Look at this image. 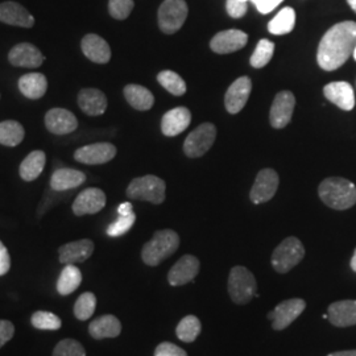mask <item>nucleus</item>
Segmentation results:
<instances>
[{"label":"nucleus","instance_id":"obj_3","mask_svg":"<svg viewBox=\"0 0 356 356\" xmlns=\"http://www.w3.org/2000/svg\"><path fill=\"white\" fill-rule=\"evenodd\" d=\"M178 247H179V236L176 231L160 229L154 232L149 242L144 244L141 251L143 261L149 267H156L169 256L175 254Z\"/></svg>","mask_w":356,"mask_h":356},{"label":"nucleus","instance_id":"obj_38","mask_svg":"<svg viewBox=\"0 0 356 356\" xmlns=\"http://www.w3.org/2000/svg\"><path fill=\"white\" fill-rule=\"evenodd\" d=\"M31 322L38 330H58L63 326L61 319L49 312H36Z\"/></svg>","mask_w":356,"mask_h":356},{"label":"nucleus","instance_id":"obj_11","mask_svg":"<svg viewBox=\"0 0 356 356\" xmlns=\"http://www.w3.org/2000/svg\"><path fill=\"white\" fill-rule=\"evenodd\" d=\"M279 188V175L273 169H263L254 179L250 198L254 204L270 201Z\"/></svg>","mask_w":356,"mask_h":356},{"label":"nucleus","instance_id":"obj_26","mask_svg":"<svg viewBox=\"0 0 356 356\" xmlns=\"http://www.w3.org/2000/svg\"><path fill=\"white\" fill-rule=\"evenodd\" d=\"M86 181V175L81 170L61 168L57 169L51 178V186L53 191H65L76 189Z\"/></svg>","mask_w":356,"mask_h":356},{"label":"nucleus","instance_id":"obj_37","mask_svg":"<svg viewBox=\"0 0 356 356\" xmlns=\"http://www.w3.org/2000/svg\"><path fill=\"white\" fill-rule=\"evenodd\" d=\"M95 307H97V297L94 296V293H83L76 301L74 316L79 321H86L94 314Z\"/></svg>","mask_w":356,"mask_h":356},{"label":"nucleus","instance_id":"obj_22","mask_svg":"<svg viewBox=\"0 0 356 356\" xmlns=\"http://www.w3.org/2000/svg\"><path fill=\"white\" fill-rule=\"evenodd\" d=\"M94 243L90 239H82L76 242L67 243L58 250L60 261L67 266V264H76V263H83L89 259L94 252Z\"/></svg>","mask_w":356,"mask_h":356},{"label":"nucleus","instance_id":"obj_30","mask_svg":"<svg viewBox=\"0 0 356 356\" xmlns=\"http://www.w3.org/2000/svg\"><path fill=\"white\" fill-rule=\"evenodd\" d=\"M45 161H47V157L42 151H33L29 153L20 164V169H19L20 177L28 182L36 179L42 173Z\"/></svg>","mask_w":356,"mask_h":356},{"label":"nucleus","instance_id":"obj_45","mask_svg":"<svg viewBox=\"0 0 356 356\" xmlns=\"http://www.w3.org/2000/svg\"><path fill=\"white\" fill-rule=\"evenodd\" d=\"M281 1H284V0H252L257 11L260 13H264V15L272 13L280 4Z\"/></svg>","mask_w":356,"mask_h":356},{"label":"nucleus","instance_id":"obj_24","mask_svg":"<svg viewBox=\"0 0 356 356\" xmlns=\"http://www.w3.org/2000/svg\"><path fill=\"white\" fill-rule=\"evenodd\" d=\"M329 321L337 327H348L356 325V301L346 300L329 306Z\"/></svg>","mask_w":356,"mask_h":356},{"label":"nucleus","instance_id":"obj_15","mask_svg":"<svg viewBox=\"0 0 356 356\" xmlns=\"http://www.w3.org/2000/svg\"><path fill=\"white\" fill-rule=\"evenodd\" d=\"M106 206V194L98 188H88L73 202V213L76 216L97 214Z\"/></svg>","mask_w":356,"mask_h":356},{"label":"nucleus","instance_id":"obj_25","mask_svg":"<svg viewBox=\"0 0 356 356\" xmlns=\"http://www.w3.org/2000/svg\"><path fill=\"white\" fill-rule=\"evenodd\" d=\"M78 106L85 114L98 116L107 110V98L101 90H81L78 94Z\"/></svg>","mask_w":356,"mask_h":356},{"label":"nucleus","instance_id":"obj_9","mask_svg":"<svg viewBox=\"0 0 356 356\" xmlns=\"http://www.w3.org/2000/svg\"><path fill=\"white\" fill-rule=\"evenodd\" d=\"M306 302L301 298H292L282 301L272 312L268 313V318L272 321L273 330H284L291 326L296 319L305 310Z\"/></svg>","mask_w":356,"mask_h":356},{"label":"nucleus","instance_id":"obj_1","mask_svg":"<svg viewBox=\"0 0 356 356\" xmlns=\"http://www.w3.org/2000/svg\"><path fill=\"white\" fill-rule=\"evenodd\" d=\"M355 47V22H342L331 26L319 42L317 61L321 69L326 72L339 69L354 54Z\"/></svg>","mask_w":356,"mask_h":356},{"label":"nucleus","instance_id":"obj_32","mask_svg":"<svg viewBox=\"0 0 356 356\" xmlns=\"http://www.w3.org/2000/svg\"><path fill=\"white\" fill-rule=\"evenodd\" d=\"M294 24H296V11L291 7H285L268 23V31L272 35L281 36L292 32Z\"/></svg>","mask_w":356,"mask_h":356},{"label":"nucleus","instance_id":"obj_5","mask_svg":"<svg viewBox=\"0 0 356 356\" xmlns=\"http://www.w3.org/2000/svg\"><path fill=\"white\" fill-rule=\"evenodd\" d=\"M305 256V248L300 239L289 236L276 247L272 254V267L279 273H288L301 263Z\"/></svg>","mask_w":356,"mask_h":356},{"label":"nucleus","instance_id":"obj_12","mask_svg":"<svg viewBox=\"0 0 356 356\" xmlns=\"http://www.w3.org/2000/svg\"><path fill=\"white\" fill-rule=\"evenodd\" d=\"M116 156V148L111 143H95L85 145L74 153V159L81 164L101 165L111 161Z\"/></svg>","mask_w":356,"mask_h":356},{"label":"nucleus","instance_id":"obj_29","mask_svg":"<svg viewBox=\"0 0 356 356\" xmlns=\"http://www.w3.org/2000/svg\"><path fill=\"white\" fill-rule=\"evenodd\" d=\"M124 97L127 102L139 111H148L152 108L154 97L152 92L140 85H127L124 88Z\"/></svg>","mask_w":356,"mask_h":356},{"label":"nucleus","instance_id":"obj_4","mask_svg":"<svg viewBox=\"0 0 356 356\" xmlns=\"http://www.w3.org/2000/svg\"><path fill=\"white\" fill-rule=\"evenodd\" d=\"M165 189L164 179L148 175L132 179L128 185L127 195L132 200L160 204L165 201Z\"/></svg>","mask_w":356,"mask_h":356},{"label":"nucleus","instance_id":"obj_20","mask_svg":"<svg viewBox=\"0 0 356 356\" xmlns=\"http://www.w3.org/2000/svg\"><path fill=\"white\" fill-rule=\"evenodd\" d=\"M0 22L22 28H32L35 26L33 16L16 1L0 3Z\"/></svg>","mask_w":356,"mask_h":356},{"label":"nucleus","instance_id":"obj_41","mask_svg":"<svg viewBox=\"0 0 356 356\" xmlns=\"http://www.w3.org/2000/svg\"><path fill=\"white\" fill-rule=\"evenodd\" d=\"M134 0H110L108 13L116 20H126L134 10Z\"/></svg>","mask_w":356,"mask_h":356},{"label":"nucleus","instance_id":"obj_6","mask_svg":"<svg viewBox=\"0 0 356 356\" xmlns=\"http://www.w3.org/2000/svg\"><path fill=\"white\" fill-rule=\"evenodd\" d=\"M257 289V284L254 276L247 268L234 267L229 270V293L231 300L238 304L244 305L248 304Z\"/></svg>","mask_w":356,"mask_h":356},{"label":"nucleus","instance_id":"obj_47","mask_svg":"<svg viewBox=\"0 0 356 356\" xmlns=\"http://www.w3.org/2000/svg\"><path fill=\"white\" fill-rule=\"evenodd\" d=\"M131 213H134V209H132V204L129 202H124V204H122L118 207V214L119 216H127Z\"/></svg>","mask_w":356,"mask_h":356},{"label":"nucleus","instance_id":"obj_50","mask_svg":"<svg viewBox=\"0 0 356 356\" xmlns=\"http://www.w3.org/2000/svg\"><path fill=\"white\" fill-rule=\"evenodd\" d=\"M347 3L353 8V11L356 13V0H347Z\"/></svg>","mask_w":356,"mask_h":356},{"label":"nucleus","instance_id":"obj_33","mask_svg":"<svg viewBox=\"0 0 356 356\" xmlns=\"http://www.w3.org/2000/svg\"><path fill=\"white\" fill-rule=\"evenodd\" d=\"M24 127L15 120H6L0 123V144L7 147H16L24 139Z\"/></svg>","mask_w":356,"mask_h":356},{"label":"nucleus","instance_id":"obj_28","mask_svg":"<svg viewBox=\"0 0 356 356\" xmlns=\"http://www.w3.org/2000/svg\"><path fill=\"white\" fill-rule=\"evenodd\" d=\"M19 89L28 99H40L45 95L48 89L47 76L41 73H28L20 76Z\"/></svg>","mask_w":356,"mask_h":356},{"label":"nucleus","instance_id":"obj_46","mask_svg":"<svg viewBox=\"0 0 356 356\" xmlns=\"http://www.w3.org/2000/svg\"><path fill=\"white\" fill-rule=\"evenodd\" d=\"M11 268V257L6 245L0 242V276L6 275Z\"/></svg>","mask_w":356,"mask_h":356},{"label":"nucleus","instance_id":"obj_10","mask_svg":"<svg viewBox=\"0 0 356 356\" xmlns=\"http://www.w3.org/2000/svg\"><path fill=\"white\" fill-rule=\"evenodd\" d=\"M296 107V97L292 91H280L272 103L270 113H269V120L272 127L281 128L286 127L292 120L293 111Z\"/></svg>","mask_w":356,"mask_h":356},{"label":"nucleus","instance_id":"obj_39","mask_svg":"<svg viewBox=\"0 0 356 356\" xmlns=\"http://www.w3.org/2000/svg\"><path fill=\"white\" fill-rule=\"evenodd\" d=\"M135 222H136V214L135 213H131L127 216H119L114 223H111L107 227V235L111 236V238L122 236V235L127 234L131 227L135 225Z\"/></svg>","mask_w":356,"mask_h":356},{"label":"nucleus","instance_id":"obj_40","mask_svg":"<svg viewBox=\"0 0 356 356\" xmlns=\"http://www.w3.org/2000/svg\"><path fill=\"white\" fill-rule=\"evenodd\" d=\"M53 356H86L83 346L76 339H63L56 346Z\"/></svg>","mask_w":356,"mask_h":356},{"label":"nucleus","instance_id":"obj_8","mask_svg":"<svg viewBox=\"0 0 356 356\" xmlns=\"http://www.w3.org/2000/svg\"><path fill=\"white\" fill-rule=\"evenodd\" d=\"M216 138V126L211 123H204L189 134L184 143V152L191 159L201 157L213 147Z\"/></svg>","mask_w":356,"mask_h":356},{"label":"nucleus","instance_id":"obj_2","mask_svg":"<svg viewBox=\"0 0 356 356\" xmlns=\"http://www.w3.org/2000/svg\"><path fill=\"white\" fill-rule=\"evenodd\" d=\"M318 194L322 202L334 210H347L356 204V186L346 178L323 179Z\"/></svg>","mask_w":356,"mask_h":356},{"label":"nucleus","instance_id":"obj_27","mask_svg":"<svg viewBox=\"0 0 356 356\" xmlns=\"http://www.w3.org/2000/svg\"><path fill=\"white\" fill-rule=\"evenodd\" d=\"M90 335L94 339L116 338L122 332L120 321L111 314H106L99 318L94 319L89 326Z\"/></svg>","mask_w":356,"mask_h":356},{"label":"nucleus","instance_id":"obj_23","mask_svg":"<svg viewBox=\"0 0 356 356\" xmlns=\"http://www.w3.org/2000/svg\"><path fill=\"white\" fill-rule=\"evenodd\" d=\"M191 122V111L186 107H176L163 116L161 131L165 136H177L189 127Z\"/></svg>","mask_w":356,"mask_h":356},{"label":"nucleus","instance_id":"obj_18","mask_svg":"<svg viewBox=\"0 0 356 356\" xmlns=\"http://www.w3.org/2000/svg\"><path fill=\"white\" fill-rule=\"evenodd\" d=\"M45 126L54 135H67L78 127L76 115L65 108H51L45 115Z\"/></svg>","mask_w":356,"mask_h":356},{"label":"nucleus","instance_id":"obj_35","mask_svg":"<svg viewBox=\"0 0 356 356\" xmlns=\"http://www.w3.org/2000/svg\"><path fill=\"white\" fill-rule=\"evenodd\" d=\"M157 81L164 89L168 90L170 94L176 97H181L186 92V83L176 72L164 70L157 76Z\"/></svg>","mask_w":356,"mask_h":356},{"label":"nucleus","instance_id":"obj_48","mask_svg":"<svg viewBox=\"0 0 356 356\" xmlns=\"http://www.w3.org/2000/svg\"><path fill=\"white\" fill-rule=\"evenodd\" d=\"M327 356H356V350H351V351H339V353H334Z\"/></svg>","mask_w":356,"mask_h":356},{"label":"nucleus","instance_id":"obj_49","mask_svg":"<svg viewBox=\"0 0 356 356\" xmlns=\"http://www.w3.org/2000/svg\"><path fill=\"white\" fill-rule=\"evenodd\" d=\"M351 268H353L354 272H356V250L355 252H354V256H353V259H351Z\"/></svg>","mask_w":356,"mask_h":356},{"label":"nucleus","instance_id":"obj_7","mask_svg":"<svg viewBox=\"0 0 356 356\" xmlns=\"http://www.w3.org/2000/svg\"><path fill=\"white\" fill-rule=\"evenodd\" d=\"M188 17L185 0H164L159 10V26L166 35H173L184 26Z\"/></svg>","mask_w":356,"mask_h":356},{"label":"nucleus","instance_id":"obj_44","mask_svg":"<svg viewBox=\"0 0 356 356\" xmlns=\"http://www.w3.org/2000/svg\"><path fill=\"white\" fill-rule=\"evenodd\" d=\"M13 334H15V326L13 322L1 319L0 321V348L13 339Z\"/></svg>","mask_w":356,"mask_h":356},{"label":"nucleus","instance_id":"obj_51","mask_svg":"<svg viewBox=\"0 0 356 356\" xmlns=\"http://www.w3.org/2000/svg\"><path fill=\"white\" fill-rule=\"evenodd\" d=\"M353 56H354V58H355V61H356V47H355V49H354V54H353Z\"/></svg>","mask_w":356,"mask_h":356},{"label":"nucleus","instance_id":"obj_13","mask_svg":"<svg viewBox=\"0 0 356 356\" xmlns=\"http://www.w3.org/2000/svg\"><path fill=\"white\" fill-rule=\"evenodd\" d=\"M200 260L195 256L185 254L172 267L168 273V281L172 286H181L195 279L200 273Z\"/></svg>","mask_w":356,"mask_h":356},{"label":"nucleus","instance_id":"obj_16","mask_svg":"<svg viewBox=\"0 0 356 356\" xmlns=\"http://www.w3.org/2000/svg\"><path fill=\"white\" fill-rule=\"evenodd\" d=\"M248 41L247 33L239 29H229L216 33L210 42L211 51L218 54H227L241 51Z\"/></svg>","mask_w":356,"mask_h":356},{"label":"nucleus","instance_id":"obj_19","mask_svg":"<svg viewBox=\"0 0 356 356\" xmlns=\"http://www.w3.org/2000/svg\"><path fill=\"white\" fill-rule=\"evenodd\" d=\"M323 94L327 101L338 106L341 110L351 111L355 107V94L347 82H331L323 88Z\"/></svg>","mask_w":356,"mask_h":356},{"label":"nucleus","instance_id":"obj_52","mask_svg":"<svg viewBox=\"0 0 356 356\" xmlns=\"http://www.w3.org/2000/svg\"><path fill=\"white\" fill-rule=\"evenodd\" d=\"M242 1H250V0H242ZM252 1V0H251Z\"/></svg>","mask_w":356,"mask_h":356},{"label":"nucleus","instance_id":"obj_21","mask_svg":"<svg viewBox=\"0 0 356 356\" xmlns=\"http://www.w3.org/2000/svg\"><path fill=\"white\" fill-rule=\"evenodd\" d=\"M83 54L95 64H107L111 60V49L104 38L89 33L81 42Z\"/></svg>","mask_w":356,"mask_h":356},{"label":"nucleus","instance_id":"obj_43","mask_svg":"<svg viewBox=\"0 0 356 356\" xmlns=\"http://www.w3.org/2000/svg\"><path fill=\"white\" fill-rule=\"evenodd\" d=\"M247 1H242V0H227L226 3V10L231 17L234 19H239L242 17L247 13Z\"/></svg>","mask_w":356,"mask_h":356},{"label":"nucleus","instance_id":"obj_31","mask_svg":"<svg viewBox=\"0 0 356 356\" xmlns=\"http://www.w3.org/2000/svg\"><path fill=\"white\" fill-rule=\"evenodd\" d=\"M81 282L82 273L79 268H76L74 264H67L65 266L57 281V292L61 296H67L70 293L76 292Z\"/></svg>","mask_w":356,"mask_h":356},{"label":"nucleus","instance_id":"obj_17","mask_svg":"<svg viewBox=\"0 0 356 356\" xmlns=\"http://www.w3.org/2000/svg\"><path fill=\"white\" fill-rule=\"evenodd\" d=\"M10 64L16 67L35 69L44 64L45 57L35 45L29 42H22L15 45L8 54Z\"/></svg>","mask_w":356,"mask_h":356},{"label":"nucleus","instance_id":"obj_42","mask_svg":"<svg viewBox=\"0 0 356 356\" xmlns=\"http://www.w3.org/2000/svg\"><path fill=\"white\" fill-rule=\"evenodd\" d=\"M154 356H188L186 351L176 344L170 342H163L154 350Z\"/></svg>","mask_w":356,"mask_h":356},{"label":"nucleus","instance_id":"obj_14","mask_svg":"<svg viewBox=\"0 0 356 356\" xmlns=\"http://www.w3.org/2000/svg\"><path fill=\"white\" fill-rule=\"evenodd\" d=\"M251 90H252V82L248 76L238 78L229 86L225 95V106L229 114H238L242 111L250 98Z\"/></svg>","mask_w":356,"mask_h":356},{"label":"nucleus","instance_id":"obj_36","mask_svg":"<svg viewBox=\"0 0 356 356\" xmlns=\"http://www.w3.org/2000/svg\"><path fill=\"white\" fill-rule=\"evenodd\" d=\"M273 53H275V44L267 38L260 40L252 57H251V65L254 66V69L264 67L273 57Z\"/></svg>","mask_w":356,"mask_h":356},{"label":"nucleus","instance_id":"obj_34","mask_svg":"<svg viewBox=\"0 0 356 356\" xmlns=\"http://www.w3.org/2000/svg\"><path fill=\"white\" fill-rule=\"evenodd\" d=\"M201 329H202V325H201L200 319L197 318L195 316H186L185 318L179 321L177 329H176V334H177L179 341H182L185 343H191L198 338Z\"/></svg>","mask_w":356,"mask_h":356}]
</instances>
